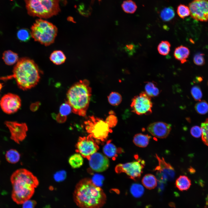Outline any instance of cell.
Wrapping results in <instances>:
<instances>
[{"mask_svg":"<svg viewBox=\"0 0 208 208\" xmlns=\"http://www.w3.org/2000/svg\"><path fill=\"white\" fill-rule=\"evenodd\" d=\"M73 197L74 202L80 208H101L106 200L103 190L88 178L81 180L77 184Z\"/></svg>","mask_w":208,"mask_h":208,"instance_id":"obj_1","label":"cell"},{"mask_svg":"<svg viewBox=\"0 0 208 208\" xmlns=\"http://www.w3.org/2000/svg\"><path fill=\"white\" fill-rule=\"evenodd\" d=\"M10 180L12 187V197L18 204H23L30 199L39 183L37 177L24 168L18 169L14 171Z\"/></svg>","mask_w":208,"mask_h":208,"instance_id":"obj_2","label":"cell"},{"mask_svg":"<svg viewBox=\"0 0 208 208\" xmlns=\"http://www.w3.org/2000/svg\"><path fill=\"white\" fill-rule=\"evenodd\" d=\"M12 73V75L0 77V80L14 79L18 87L23 90L34 87L40 79V70L37 65L33 60L27 57L18 60Z\"/></svg>","mask_w":208,"mask_h":208,"instance_id":"obj_3","label":"cell"},{"mask_svg":"<svg viewBox=\"0 0 208 208\" xmlns=\"http://www.w3.org/2000/svg\"><path fill=\"white\" fill-rule=\"evenodd\" d=\"M89 85L87 79L80 80L72 86L67 92V102L72 111L81 116H86L89 106L92 93Z\"/></svg>","mask_w":208,"mask_h":208,"instance_id":"obj_4","label":"cell"},{"mask_svg":"<svg viewBox=\"0 0 208 208\" xmlns=\"http://www.w3.org/2000/svg\"><path fill=\"white\" fill-rule=\"evenodd\" d=\"M30 16L47 18L60 11L59 0H24Z\"/></svg>","mask_w":208,"mask_h":208,"instance_id":"obj_5","label":"cell"},{"mask_svg":"<svg viewBox=\"0 0 208 208\" xmlns=\"http://www.w3.org/2000/svg\"><path fill=\"white\" fill-rule=\"evenodd\" d=\"M31 29V36L34 40L45 46L54 42L57 33L56 26L42 19L36 20Z\"/></svg>","mask_w":208,"mask_h":208,"instance_id":"obj_6","label":"cell"},{"mask_svg":"<svg viewBox=\"0 0 208 208\" xmlns=\"http://www.w3.org/2000/svg\"><path fill=\"white\" fill-rule=\"evenodd\" d=\"M84 123L87 132L95 139L103 141L107 138L109 133L112 132L106 120L93 116H89Z\"/></svg>","mask_w":208,"mask_h":208,"instance_id":"obj_7","label":"cell"},{"mask_svg":"<svg viewBox=\"0 0 208 208\" xmlns=\"http://www.w3.org/2000/svg\"><path fill=\"white\" fill-rule=\"evenodd\" d=\"M153 105L151 97L143 92L132 99L131 107L132 112L138 115H148L152 113Z\"/></svg>","mask_w":208,"mask_h":208,"instance_id":"obj_8","label":"cell"},{"mask_svg":"<svg viewBox=\"0 0 208 208\" xmlns=\"http://www.w3.org/2000/svg\"><path fill=\"white\" fill-rule=\"evenodd\" d=\"M144 164V160L139 159L137 161L119 164L116 166L115 170L118 173L124 172L132 179L136 180L140 178Z\"/></svg>","mask_w":208,"mask_h":208,"instance_id":"obj_9","label":"cell"},{"mask_svg":"<svg viewBox=\"0 0 208 208\" xmlns=\"http://www.w3.org/2000/svg\"><path fill=\"white\" fill-rule=\"evenodd\" d=\"M92 135L87 137H79L76 145V152L89 159L90 156L96 152L99 147Z\"/></svg>","mask_w":208,"mask_h":208,"instance_id":"obj_10","label":"cell"},{"mask_svg":"<svg viewBox=\"0 0 208 208\" xmlns=\"http://www.w3.org/2000/svg\"><path fill=\"white\" fill-rule=\"evenodd\" d=\"M190 15L198 21H208V0H193L189 3Z\"/></svg>","mask_w":208,"mask_h":208,"instance_id":"obj_11","label":"cell"},{"mask_svg":"<svg viewBox=\"0 0 208 208\" xmlns=\"http://www.w3.org/2000/svg\"><path fill=\"white\" fill-rule=\"evenodd\" d=\"M155 157L158 162V166L155 169L158 179L162 182L172 180L175 175L174 168L170 164L167 163L163 157L160 158L156 154Z\"/></svg>","mask_w":208,"mask_h":208,"instance_id":"obj_12","label":"cell"},{"mask_svg":"<svg viewBox=\"0 0 208 208\" xmlns=\"http://www.w3.org/2000/svg\"><path fill=\"white\" fill-rule=\"evenodd\" d=\"M5 124L9 130L11 139L16 143L19 144L25 139L28 131L27 127L25 123L6 121Z\"/></svg>","mask_w":208,"mask_h":208,"instance_id":"obj_13","label":"cell"},{"mask_svg":"<svg viewBox=\"0 0 208 208\" xmlns=\"http://www.w3.org/2000/svg\"><path fill=\"white\" fill-rule=\"evenodd\" d=\"M0 105L5 113L11 114L16 112L21 106V100L17 95L8 93L4 95L0 100Z\"/></svg>","mask_w":208,"mask_h":208,"instance_id":"obj_14","label":"cell"},{"mask_svg":"<svg viewBox=\"0 0 208 208\" xmlns=\"http://www.w3.org/2000/svg\"><path fill=\"white\" fill-rule=\"evenodd\" d=\"M88 160L90 168L97 172L105 171L109 166L108 158L100 153L96 152L90 156Z\"/></svg>","mask_w":208,"mask_h":208,"instance_id":"obj_15","label":"cell"},{"mask_svg":"<svg viewBox=\"0 0 208 208\" xmlns=\"http://www.w3.org/2000/svg\"><path fill=\"white\" fill-rule=\"evenodd\" d=\"M147 129L153 136L160 138H164L169 135L171 130V127L166 123L157 122L150 124Z\"/></svg>","mask_w":208,"mask_h":208,"instance_id":"obj_16","label":"cell"},{"mask_svg":"<svg viewBox=\"0 0 208 208\" xmlns=\"http://www.w3.org/2000/svg\"><path fill=\"white\" fill-rule=\"evenodd\" d=\"M190 54L189 49L187 47L181 45L176 47L174 51L175 58L183 64L187 61Z\"/></svg>","mask_w":208,"mask_h":208,"instance_id":"obj_17","label":"cell"},{"mask_svg":"<svg viewBox=\"0 0 208 208\" xmlns=\"http://www.w3.org/2000/svg\"><path fill=\"white\" fill-rule=\"evenodd\" d=\"M151 136L139 133L135 134L133 137V142L136 146L142 148L145 147L148 145Z\"/></svg>","mask_w":208,"mask_h":208,"instance_id":"obj_18","label":"cell"},{"mask_svg":"<svg viewBox=\"0 0 208 208\" xmlns=\"http://www.w3.org/2000/svg\"><path fill=\"white\" fill-rule=\"evenodd\" d=\"M191 185L190 179L185 175L180 176L175 182L176 187L181 191L187 190L190 188Z\"/></svg>","mask_w":208,"mask_h":208,"instance_id":"obj_19","label":"cell"},{"mask_svg":"<svg viewBox=\"0 0 208 208\" xmlns=\"http://www.w3.org/2000/svg\"><path fill=\"white\" fill-rule=\"evenodd\" d=\"M142 182L143 185L147 189L151 190L157 185V179L155 177L151 174H147L143 177Z\"/></svg>","mask_w":208,"mask_h":208,"instance_id":"obj_20","label":"cell"},{"mask_svg":"<svg viewBox=\"0 0 208 208\" xmlns=\"http://www.w3.org/2000/svg\"><path fill=\"white\" fill-rule=\"evenodd\" d=\"M18 55L10 50L5 51L3 54L2 59L7 65H11L15 64L18 61Z\"/></svg>","mask_w":208,"mask_h":208,"instance_id":"obj_21","label":"cell"},{"mask_svg":"<svg viewBox=\"0 0 208 208\" xmlns=\"http://www.w3.org/2000/svg\"><path fill=\"white\" fill-rule=\"evenodd\" d=\"M59 111L57 119L58 121L62 122L66 120V116L72 111V109L70 105L66 102L61 105Z\"/></svg>","mask_w":208,"mask_h":208,"instance_id":"obj_22","label":"cell"},{"mask_svg":"<svg viewBox=\"0 0 208 208\" xmlns=\"http://www.w3.org/2000/svg\"><path fill=\"white\" fill-rule=\"evenodd\" d=\"M49 58L53 63L56 65H59L65 62L66 57L62 51L60 50H56L51 53Z\"/></svg>","mask_w":208,"mask_h":208,"instance_id":"obj_23","label":"cell"},{"mask_svg":"<svg viewBox=\"0 0 208 208\" xmlns=\"http://www.w3.org/2000/svg\"><path fill=\"white\" fill-rule=\"evenodd\" d=\"M145 92L151 97L157 96L160 92L156 83L154 81L148 82L145 86Z\"/></svg>","mask_w":208,"mask_h":208,"instance_id":"obj_24","label":"cell"},{"mask_svg":"<svg viewBox=\"0 0 208 208\" xmlns=\"http://www.w3.org/2000/svg\"><path fill=\"white\" fill-rule=\"evenodd\" d=\"M83 157L79 153H76L72 155L68 159L70 165L73 168L80 167L83 165Z\"/></svg>","mask_w":208,"mask_h":208,"instance_id":"obj_25","label":"cell"},{"mask_svg":"<svg viewBox=\"0 0 208 208\" xmlns=\"http://www.w3.org/2000/svg\"><path fill=\"white\" fill-rule=\"evenodd\" d=\"M6 161L9 163L15 164L20 160V155L16 150L11 149L7 151L5 154Z\"/></svg>","mask_w":208,"mask_h":208,"instance_id":"obj_26","label":"cell"},{"mask_svg":"<svg viewBox=\"0 0 208 208\" xmlns=\"http://www.w3.org/2000/svg\"><path fill=\"white\" fill-rule=\"evenodd\" d=\"M110 142L108 141L105 145L103 147V151L107 157L113 158L117 155V149L116 146Z\"/></svg>","mask_w":208,"mask_h":208,"instance_id":"obj_27","label":"cell"},{"mask_svg":"<svg viewBox=\"0 0 208 208\" xmlns=\"http://www.w3.org/2000/svg\"><path fill=\"white\" fill-rule=\"evenodd\" d=\"M175 13L173 8L171 7H168L164 9L160 13V17L164 21H169L174 17Z\"/></svg>","mask_w":208,"mask_h":208,"instance_id":"obj_28","label":"cell"},{"mask_svg":"<svg viewBox=\"0 0 208 208\" xmlns=\"http://www.w3.org/2000/svg\"><path fill=\"white\" fill-rule=\"evenodd\" d=\"M122 7L124 12L130 14L133 13L137 8L136 4L131 0L124 1L122 5Z\"/></svg>","mask_w":208,"mask_h":208,"instance_id":"obj_29","label":"cell"},{"mask_svg":"<svg viewBox=\"0 0 208 208\" xmlns=\"http://www.w3.org/2000/svg\"><path fill=\"white\" fill-rule=\"evenodd\" d=\"M130 191L133 196L138 198L143 195L144 192V189L143 186L141 184L134 183L131 185Z\"/></svg>","mask_w":208,"mask_h":208,"instance_id":"obj_30","label":"cell"},{"mask_svg":"<svg viewBox=\"0 0 208 208\" xmlns=\"http://www.w3.org/2000/svg\"><path fill=\"white\" fill-rule=\"evenodd\" d=\"M170 47L171 44L169 42L166 40L162 41L158 44L157 49L160 54L166 55L169 53Z\"/></svg>","mask_w":208,"mask_h":208,"instance_id":"obj_31","label":"cell"},{"mask_svg":"<svg viewBox=\"0 0 208 208\" xmlns=\"http://www.w3.org/2000/svg\"><path fill=\"white\" fill-rule=\"evenodd\" d=\"M109 103L113 106L119 105L121 102L122 97L120 94L116 92H111L108 96Z\"/></svg>","mask_w":208,"mask_h":208,"instance_id":"obj_32","label":"cell"},{"mask_svg":"<svg viewBox=\"0 0 208 208\" xmlns=\"http://www.w3.org/2000/svg\"><path fill=\"white\" fill-rule=\"evenodd\" d=\"M17 36L18 39L22 42L28 41L31 36V32L25 28L18 30L17 33Z\"/></svg>","mask_w":208,"mask_h":208,"instance_id":"obj_33","label":"cell"},{"mask_svg":"<svg viewBox=\"0 0 208 208\" xmlns=\"http://www.w3.org/2000/svg\"><path fill=\"white\" fill-rule=\"evenodd\" d=\"M177 12L178 16L183 19L190 15L189 7L183 4H180L178 6Z\"/></svg>","mask_w":208,"mask_h":208,"instance_id":"obj_34","label":"cell"},{"mask_svg":"<svg viewBox=\"0 0 208 208\" xmlns=\"http://www.w3.org/2000/svg\"><path fill=\"white\" fill-rule=\"evenodd\" d=\"M202 139L204 143L208 146V118L201 124Z\"/></svg>","mask_w":208,"mask_h":208,"instance_id":"obj_35","label":"cell"},{"mask_svg":"<svg viewBox=\"0 0 208 208\" xmlns=\"http://www.w3.org/2000/svg\"><path fill=\"white\" fill-rule=\"evenodd\" d=\"M195 108L198 113L202 114H205L208 112V104L204 101H199L196 105Z\"/></svg>","mask_w":208,"mask_h":208,"instance_id":"obj_36","label":"cell"},{"mask_svg":"<svg viewBox=\"0 0 208 208\" xmlns=\"http://www.w3.org/2000/svg\"><path fill=\"white\" fill-rule=\"evenodd\" d=\"M205 55L203 53H198L195 55L193 57L194 63L198 66H203L205 63L204 58Z\"/></svg>","mask_w":208,"mask_h":208,"instance_id":"obj_37","label":"cell"},{"mask_svg":"<svg viewBox=\"0 0 208 208\" xmlns=\"http://www.w3.org/2000/svg\"><path fill=\"white\" fill-rule=\"evenodd\" d=\"M191 93L194 99L196 101H200L202 97L201 90L197 86H194L192 88Z\"/></svg>","mask_w":208,"mask_h":208,"instance_id":"obj_38","label":"cell"},{"mask_svg":"<svg viewBox=\"0 0 208 208\" xmlns=\"http://www.w3.org/2000/svg\"><path fill=\"white\" fill-rule=\"evenodd\" d=\"M110 112V114L107 117L105 120L110 127H113L116 125L117 122V119L116 116L112 114L111 112Z\"/></svg>","mask_w":208,"mask_h":208,"instance_id":"obj_39","label":"cell"},{"mask_svg":"<svg viewBox=\"0 0 208 208\" xmlns=\"http://www.w3.org/2000/svg\"><path fill=\"white\" fill-rule=\"evenodd\" d=\"M104 179V177L102 175L96 174L93 177L92 181L96 185L99 187L102 185Z\"/></svg>","mask_w":208,"mask_h":208,"instance_id":"obj_40","label":"cell"},{"mask_svg":"<svg viewBox=\"0 0 208 208\" xmlns=\"http://www.w3.org/2000/svg\"><path fill=\"white\" fill-rule=\"evenodd\" d=\"M190 133L192 136L196 138L200 137L202 135L201 128L196 126H194L191 128Z\"/></svg>","mask_w":208,"mask_h":208,"instance_id":"obj_41","label":"cell"},{"mask_svg":"<svg viewBox=\"0 0 208 208\" xmlns=\"http://www.w3.org/2000/svg\"><path fill=\"white\" fill-rule=\"evenodd\" d=\"M66 177V173L64 171H60L57 172L54 175L55 180L59 182L64 180Z\"/></svg>","mask_w":208,"mask_h":208,"instance_id":"obj_42","label":"cell"},{"mask_svg":"<svg viewBox=\"0 0 208 208\" xmlns=\"http://www.w3.org/2000/svg\"><path fill=\"white\" fill-rule=\"evenodd\" d=\"M36 204V201L29 199L23 204L22 208H35Z\"/></svg>","mask_w":208,"mask_h":208,"instance_id":"obj_43","label":"cell"},{"mask_svg":"<svg viewBox=\"0 0 208 208\" xmlns=\"http://www.w3.org/2000/svg\"><path fill=\"white\" fill-rule=\"evenodd\" d=\"M125 49L127 53L129 55H131L134 51L135 46L132 44H127L125 47Z\"/></svg>","mask_w":208,"mask_h":208,"instance_id":"obj_44","label":"cell"},{"mask_svg":"<svg viewBox=\"0 0 208 208\" xmlns=\"http://www.w3.org/2000/svg\"><path fill=\"white\" fill-rule=\"evenodd\" d=\"M206 204L207 205H208V195L206 199Z\"/></svg>","mask_w":208,"mask_h":208,"instance_id":"obj_45","label":"cell"},{"mask_svg":"<svg viewBox=\"0 0 208 208\" xmlns=\"http://www.w3.org/2000/svg\"><path fill=\"white\" fill-rule=\"evenodd\" d=\"M2 88V85L1 83H0V90Z\"/></svg>","mask_w":208,"mask_h":208,"instance_id":"obj_46","label":"cell"}]
</instances>
